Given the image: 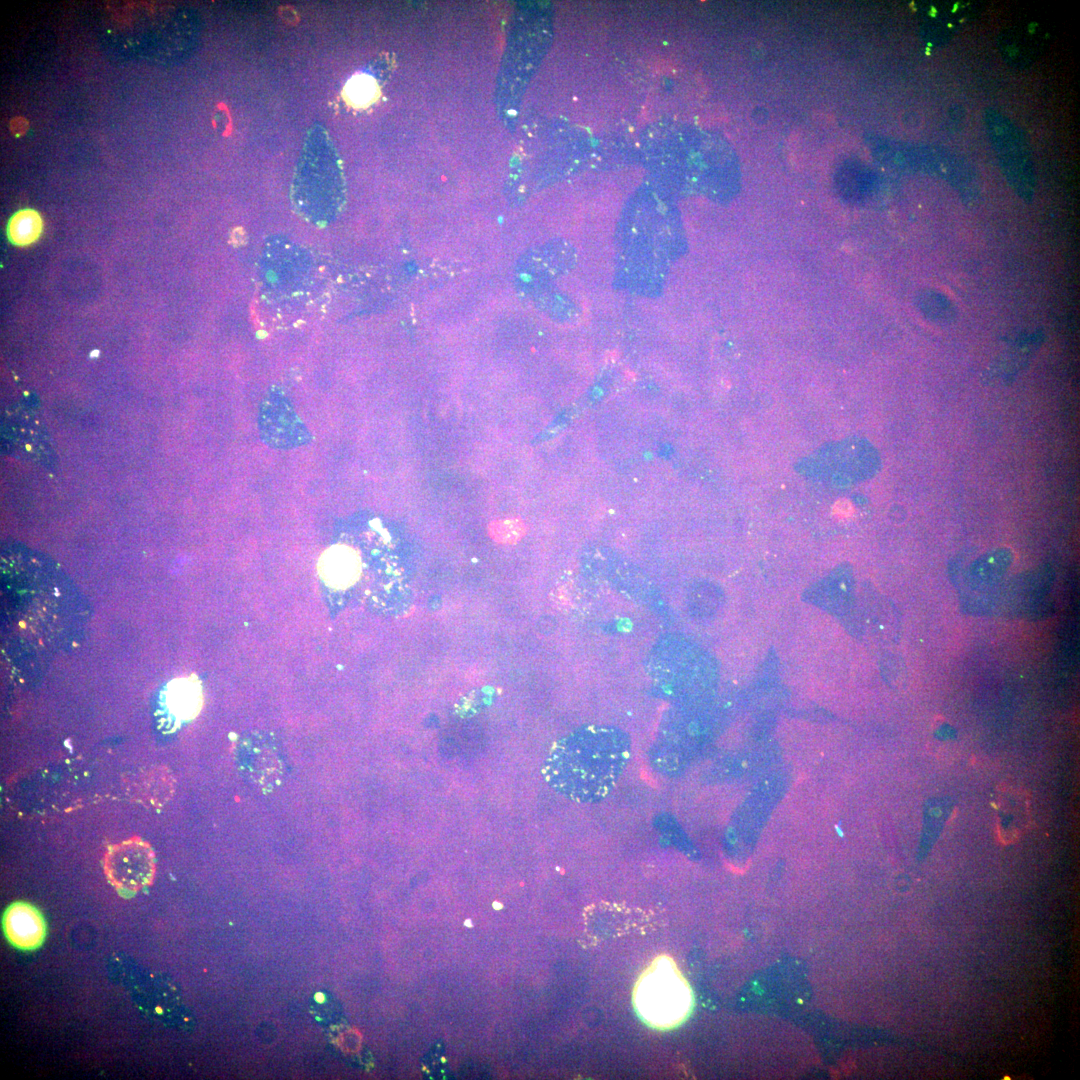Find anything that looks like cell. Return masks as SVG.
<instances>
[{
	"label": "cell",
	"instance_id": "5",
	"mask_svg": "<svg viewBox=\"0 0 1080 1080\" xmlns=\"http://www.w3.org/2000/svg\"><path fill=\"white\" fill-rule=\"evenodd\" d=\"M244 776L254 785L270 790L284 775V763L278 747L263 733L247 735L239 750Z\"/></svg>",
	"mask_w": 1080,
	"mask_h": 1080
},
{
	"label": "cell",
	"instance_id": "8",
	"mask_svg": "<svg viewBox=\"0 0 1080 1080\" xmlns=\"http://www.w3.org/2000/svg\"><path fill=\"white\" fill-rule=\"evenodd\" d=\"M165 705L170 716L177 722L193 719L202 705V691L196 679L181 678L172 681L165 693Z\"/></svg>",
	"mask_w": 1080,
	"mask_h": 1080
},
{
	"label": "cell",
	"instance_id": "1",
	"mask_svg": "<svg viewBox=\"0 0 1080 1080\" xmlns=\"http://www.w3.org/2000/svg\"><path fill=\"white\" fill-rule=\"evenodd\" d=\"M630 756L631 741L625 732L611 726H584L554 743L542 773L567 799L595 803L613 790Z\"/></svg>",
	"mask_w": 1080,
	"mask_h": 1080
},
{
	"label": "cell",
	"instance_id": "9",
	"mask_svg": "<svg viewBox=\"0 0 1080 1080\" xmlns=\"http://www.w3.org/2000/svg\"><path fill=\"white\" fill-rule=\"evenodd\" d=\"M43 230L41 215L34 209L15 212L7 224V237L16 246H28L38 240Z\"/></svg>",
	"mask_w": 1080,
	"mask_h": 1080
},
{
	"label": "cell",
	"instance_id": "11",
	"mask_svg": "<svg viewBox=\"0 0 1080 1080\" xmlns=\"http://www.w3.org/2000/svg\"><path fill=\"white\" fill-rule=\"evenodd\" d=\"M834 514L840 518L850 517L853 513V507L850 501L846 499H840L834 504Z\"/></svg>",
	"mask_w": 1080,
	"mask_h": 1080
},
{
	"label": "cell",
	"instance_id": "6",
	"mask_svg": "<svg viewBox=\"0 0 1080 1080\" xmlns=\"http://www.w3.org/2000/svg\"><path fill=\"white\" fill-rule=\"evenodd\" d=\"M278 259L269 246L262 262V282L269 291L277 292L280 296L292 295L296 297L301 292V284L305 281L302 276L307 272L306 262L302 252H299L294 244H286L285 255L277 252L275 244H272ZM276 293V294H277Z\"/></svg>",
	"mask_w": 1080,
	"mask_h": 1080
},
{
	"label": "cell",
	"instance_id": "3",
	"mask_svg": "<svg viewBox=\"0 0 1080 1080\" xmlns=\"http://www.w3.org/2000/svg\"><path fill=\"white\" fill-rule=\"evenodd\" d=\"M640 1018L659 1030L681 1025L693 1007V993L674 960L660 955L643 970L633 990Z\"/></svg>",
	"mask_w": 1080,
	"mask_h": 1080
},
{
	"label": "cell",
	"instance_id": "12",
	"mask_svg": "<svg viewBox=\"0 0 1080 1080\" xmlns=\"http://www.w3.org/2000/svg\"><path fill=\"white\" fill-rule=\"evenodd\" d=\"M28 127V121L23 117H15L10 122V129L12 133L16 136H21L25 134Z\"/></svg>",
	"mask_w": 1080,
	"mask_h": 1080
},
{
	"label": "cell",
	"instance_id": "4",
	"mask_svg": "<svg viewBox=\"0 0 1080 1080\" xmlns=\"http://www.w3.org/2000/svg\"><path fill=\"white\" fill-rule=\"evenodd\" d=\"M103 870L117 893L123 898H131L154 880V851L138 837L111 845L103 858Z\"/></svg>",
	"mask_w": 1080,
	"mask_h": 1080
},
{
	"label": "cell",
	"instance_id": "7",
	"mask_svg": "<svg viewBox=\"0 0 1080 1080\" xmlns=\"http://www.w3.org/2000/svg\"><path fill=\"white\" fill-rule=\"evenodd\" d=\"M3 932L15 948L31 951L39 948L46 937V922L34 905L17 901L10 904L2 917Z\"/></svg>",
	"mask_w": 1080,
	"mask_h": 1080
},
{
	"label": "cell",
	"instance_id": "10",
	"mask_svg": "<svg viewBox=\"0 0 1080 1080\" xmlns=\"http://www.w3.org/2000/svg\"><path fill=\"white\" fill-rule=\"evenodd\" d=\"M487 532L494 542L513 545L526 535L527 526L521 518L506 517L491 521L488 524Z\"/></svg>",
	"mask_w": 1080,
	"mask_h": 1080
},
{
	"label": "cell",
	"instance_id": "2",
	"mask_svg": "<svg viewBox=\"0 0 1080 1080\" xmlns=\"http://www.w3.org/2000/svg\"><path fill=\"white\" fill-rule=\"evenodd\" d=\"M391 547L376 529L343 532L321 555L318 573L325 591L333 600L356 598L362 584L360 599L376 602L396 598L402 591L401 572Z\"/></svg>",
	"mask_w": 1080,
	"mask_h": 1080
}]
</instances>
